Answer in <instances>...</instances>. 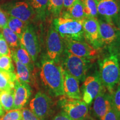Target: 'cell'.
<instances>
[{
  "label": "cell",
  "instance_id": "obj_1",
  "mask_svg": "<svg viewBox=\"0 0 120 120\" xmlns=\"http://www.w3.org/2000/svg\"><path fill=\"white\" fill-rule=\"evenodd\" d=\"M39 77L42 85L49 95L53 97L64 96V73L60 64L45 58L42 61Z\"/></svg>",
  "mask_w": 120,
  "mask_h": 120
},
{
  "label": "cell",
  "instance_id": "obj_2",
  "mask_svg": "<svg viewBox=\"0 0 120 120\" xmlns=\"http://www.w3.org/2000/svg\"><path fill=\"white\" fill-rule=\"evenodd\" d=\"M99 76L102 85L111 94L120 83V64L118 55L111 53L99 63Z\"/></svg>",
  "mask_w": 120,
  "mask_h": 120
},
{
  "label": "cell",
  "instance_id": "obj_3",
  "mask_svg": "<svg viewBox=\"0 0 120 120\" xmlns=\"http://www.w3.org/2000/svg\"><path fill=\"white\" fill-rule=\"evenodd\" d=\"M82 20L59 16L52 23L64 40L82 41H85Z\"/></svg>",
  "mask_w": 120,
  "mask_h": 120
},
{
  "label": "cell",
  "instance_id": "obj_4",
  "mask_svg": "<svg viewBox=\"0 0 120 120\" xmlns=\"http://www.w3.org/2000/svg\"><path fill=\"white\" fill-rule=\"evenodd\" d=\"M92 62L91 60L75 56L65 49L60 61V64L64 71L80 82L85 80Z\"/></svg>",
  "mask_w": 120,
  "mask_h": 120
},
{
  "label": "cell",
  "instance_id": "obj_5",
  "mask_svg": "<svg viewBox=\"0 0 120 120\" xmlns=\"http://www.w3.org/2000/svg\"><path fill=\"white\" fill-rule=\"evenodd\" d=\"M58 106L73 120H86L89 118L88 105L82 100H76L64 96L58 101Z\"/></svg>",
  "mask_w": 120,
  "mask_h": 120
},
{
  "label": "cell",
  "instance_id": "obj_6",
  "mask_svg": "<svg viewBox=\"0 0 120 120\" xmlns=\"http://www.w3.org/2000/svg\"><path fill=\"white\" fill-rule=\"evenodd\" d=\"M30 109L40 120H49L53 112L54 102L49 94L39 91L30 102Z\"/></svg>",
  "mask_w": 120,
  "mask_h": 120
},
{
  "label": "cell",
  "instance_id": "obj_7",
  "mask_svg": "<svg viewBox=\"0 0 120 120\" xmlns=\"http://www.w3.org/2000/svg\"><path fill=\"white\" fill-rule=\"evenodd\" d=\"M46 45L47 58L60 64L61 57L65 50V44L52 23L48 31Z\"/></svg>",
  "mask_w": 120,
  "mask_h": 120
},
{
  "label": "cell",
  "instance_id": "obj_8",
  "mask_svg": "<svg viewBox=\"0 0 120 120\" xmlns=\"http://www.w3.org/2000/svg\"><path fill=\"white\" fill-rule=\"evenodd\" d=\"M65 49L79 57L94 61L100 55V49H97L86 41L64 40Z\"/></svg>",
  "mask_w": 120,
  "mask_h": 120
},
{
  "label": "cell",
  "instance_id": "obj_9",
  "mask_svg": "<svg viewBox=\"0 0 120 120\" xmlns=\"http://www.w3.org/2000/svg\"><path fill=\"white\" fill-rule=\"evenodd\" d=\"M98 20L102 48L120 45L119 34L116 26L101 18H98Z\"/></svg>",
  "mask_w": 120,
  "mask_h": 120
},
{
  "label": "cell",
  "instance_id": "obj_10",
  "mask_svg": "<svg viewBox=\"0 0 120 120\" xmlns=\"http://www.w3.org/2000/svg\"><path fill=\"white\" fill-rule=\"evenodd\" d=\"M20 41L21 45L28 52L33 61L36 62L40 52V46L38 36L32 25H27Z\"/></svg>",
  "mask_w": 120,
  "mask_h": 120
},
{
  "label": "cell",
  "instance_id": "obj_11",
  "mask_svg": "<svg viewBox=\"0 0 120 120\" xmlns=\"http://www.w3.org/2000/svg\"><path fill=\"white\" fill-rule=\"evenodd\" d=\"M103 87L98 73L88 76L85 78L82 85V100L88 105H91Z\"/></svg>",
  "mask_w": 120,
  "mask_h": 120
},
{
  "label": "cell",
  "instance_id": "obj_12",
  "mask_svg": "<svg viewBox=\"0 0 120 120\" xmlns=\"http://www.w3.org/2000/svg\"><path fill=\"white\" fill-rule=\"evenodd\" d=\"M85 41L97 49L102 48L98 18L86 17L82 20Z\"/></svg>",
  "mask_w": 120,
  "mask_h": 120
},
{
  "label": "cell",
  "instance_id": "obj_13",
  "mask_svg": "<svg viewBox=\"0 0 120 120\" xmlns=\"http://www.w3.org/2000/svg\"><path fill=\"white\" fill-rule=\"evenodd\" d=\"M10 16L16 17L22 21L30 24L37 16L35 12L28 1H18L9 5L6 8Z\"/></svg>",
  "mask_w": 120,
  "mask_h": 120
},
{
  "label": "cell",
  "instance_id": "obj_14",
  "mask_svg": "<svg viewBox=\"0 0 120 120\" xmlns=\"http://www.w3.org/2000/svg\"><path fill=\"white\" fill-rule=\"evenodd\" d=\"M98 17L113 23L120 13V0H97Z\"/></svg>",
  "mask_w": 120,
  "mask_h": 120
},
{
  "label": "cell",
  "instance_id": "obj_15",
  "mask_svg": "<svg viewBox=\"0 0 120 120\" xmlns=\"http://www.w3.org/2000/svg\"><path fill=\"white\" fill-rule=\"evenodd\" d=\"M93 102L92 111L98 120H103L107 112L111 107V94L104 86Z\"/></svg>",
  "mask_w": 120,
  "mask_h": 120
},
{
  "label": "cell",
  "instance_id": "obj_16",
  "mask_svg": "<svg viewBox=\"0 0 120 120\" xmlns=\"http://www.w3.org/2000/svg\"><path fill=\"white\" fill-rule=\"evenodd\" d=\"M31 94L32 89L30 85L16 79L14 86L13 109H21L27 103Z\"/></svg>",
  "mask_w": 120,
  "mask_h": 120
},
{
  "label": "cell",
  "instance_id": "obj_17",
  "mask_svg": "<svg viewBox=\"0 0 120 120\" xmlns=\"http://www.w3.org/2000/svg\"><path fill=\"white\" fill-rule=\"evenodd\" d=\"M63 69V68H62ZM64 92V96L76 100H82V93L79 87V81L63 70Z\"/></svg>",
  "mask_w": 120,
  "mask_h": 120
},
{
  "label": "cell",
  "instance_id": "obj_18",
  "mask_svg": "<svg viewBox=\"0 0 120 120\" xmlns=\"http://www.w3.org/2000/svg\"><path fill=\"white\" fill-rule=\"evenodd\" d=\"M16 67V73L17 79L20 81L25 82L30 85L35 86L36 79L34 71H31L27 66L19 62L16 59H13Z\"/></svg>",
  "mask_w": 120,
  "mask_h": 120
},
{
  "label": "cell",
  "instance_id": "obj_19",
  "mask_svg": "<svg viewBox=\"0 0 120 120\" xmlns=\"http://www.w3.org/2000/svg\"><path fill=\"white\" fill-rule=\"evenodd\" d=\"M60 16L80 20L86 18L81 0H76L72 5L66 10H62Z\"/></svg>",
  "mask_w": 120,
  "mask_h": 120
},
{
  "label": "cell",
  "instance_id": "obj_20",
  "mask_svg": "<svg viewBox=\"0 0 120 120\" xmlns=\"http://www.w3.org/2000/svg\"><path fill=\"white\" fill-rule=\"evenodd\" d=\"M11 58L27 66L31 71H34V62L29 53L21 45L19 47L11 51Z\"/></svg>",
  "mask_w": 120,
  "mask_h": 120
},
{
  "label": "cell",
  "instance_id": "obj_21",
  "mask_svg": "<svg viewBox=\"0 0 120 120\" xmlns=\"http://www.w3.org/2000/svg\"><path fill=\"white\" fill-rule=\"evenodd\" d=\"M17 79L15 72L0 70V91L14 89L15 82Z\"/></svg>",
  "mask_w": 120,
  "mask_h": 120
},
{
  "label": "cell",
  "instance_id": "obj_22",
  "mask_svg": "<svg viewBox=\"0 0 120 120\" xmlns=\"http://www.w3.org/2000/svg\"><path fill=\"white\" fill-rule=\"evenodd\" d=\"M28 25V23H25L20 19L11 16L8 17L7 19L8 27L17 34L19 39L21 38L22 34Z\"/></svg>",
  "mask_w": 120,
  "mask_h": 120
},
{
  "label": "cell",
  "instance_id": "obj_23",
  "mask_svg": "<svg viewBox=\"0 0 120 120\" xmlns=\"http://www.w3.org/2000/svg\"><path fill=\"white\" fill-rule=\"evenodd\" d=\"M0 102L5 111L13 109L14 89L0 91Z\"/></svg>",
  "mask_w": 120,
  "mask_h": 120
},
{
  "label": "cell",
  "instance_id": "obj_24",
  "mask_svg": "<svg viewBox=\"0 0 120 120\" xmlns=\"http://www.w3.org/2000/svg\"><path fill=\"white\" fill-rule=\"evenodd\" d=\"M1 31L3 36L10 47L14 49L20 46V39L17 34L10 30L8 27L2 28Z\"/></svg>",
  "mask_w": 120,
  "mask_h": 120
},
{
  "label": "cell",
  "instance_id": "obj_25",
  "mask_svg": "<svg viewBox=\"0 0 120 120\" xmlns=\"http://www.w3.org/2000/svg\"><path fill=\"white\" fill-rule=\"evenodd\" d=\"M28 2L34 9L37 16L41 19L45 17L49 0H28Z\"/></svg>",
  "mask_w": 120,
  "mask_h": 120
},
{
  "label": "cell",
  "instance_id": "obj_26",
  "mask_svg": "<svg viewBox=\"0 0 120 120\" xmlns=\"http://www.w3.org/2000/svg\"><path fill=\"white\" fill-rule=\"evenodd\" d=\"M86 17L98 18L97 0H81Z\"/></svg>",
  "mask_w": 120,
  "mask_h": 120
},
{
  "label": "cell",
  "instance_id": "obj_27",
  "mask_svg": "<svg viewBox=\"0 0 120 120\" xmlns=\"http://www.w3.org/2000/svg\"><path fill=\"white\" fill-rule=\"evenodd\" d=\"M64 8V0H49L47 11L52 16L58 17Z\"/></svg>",
  "mask_w": 120,
  "mask_h": 120
},
{
  "label": "cell",
  "instance_id": "obj_28",
  "mask_svg": "<svg viewBox=\"0 0 120 120\" xmlns=\"http://www.w3.org/2000/svg\"><path fill=\"white\" fill-rule=\"evenodd\" d=\"M111 106L120 119V83L111 94Z\"/></svg>",
  "mask_w": 120,
  "mask_h": 120
},
{
  "label": "cell",
  "instance_id": "obj_29",
  "mask_svg": "<svg viewBox=\"0 0 120 120\" xmlns=\"http://www.w3.org/2000/svg\"><path fill=\"white\" fill-rule=\"evenodd\" d=\"M0 70L8 72H15V67L12 63L11 56H0Z\"/></svg>",
  "mask_w": 120,
  "mask_h": 120
},
{
  "label": "cell",
  "instance_id": "obj_30",
  "mask_svg": "<svg viewBox=\"0 0 120 120\" xmlns=\"http://www.w3.org/2000/svg\"><path fill=\"white\" fill-rule=\"evenodd\" d=\"M22 111L20 109H12L7 111L1 116L0 120H21Z\"/></svg>",
  "mask_w": 120,
  "mask_h": 120
},
{
  "label": "cell",
  "instance_id": "obj_31",
  "mask_svg": "<svg viewBox=\"0 0 120 120\" xmlns=\"http://www.w3.org/2000/svg\"><path fill=\"white\" fill-rule=\"evenodd\" d=\"M11 56V51L2 34H0V56Z\"/></svg>",
  "mask_w": 120,
  "mask_h": 120
},
{
  "label": "cell",
  "instance_id": "obj_32",
  "mask_svg": "<svg viewBox=\"0 0 120 120\" xmlns=\"http://www.w3.org/2000/svg\"><path fill=\"white\" fill-rule=\"evenodd\" d=\"M21 120H40L31 109L27 108H23L22 109Z\"/></svg>",
  "mask_w": 120,
  "mask_h": 120
},
{
  "label": "cell",
  "instance_id": "obj_33",
  "mask_svg": "<svg viewBox=\"0 0 120 120\" xmlns=\"http://www.w3.org/2000/svg\"><path fill=\"white\" fill-rule=\"evenodd\" d=\"M103 120H120V119L111 106L105 115Z\"/></svg>",
  "mask_w": 120,
  "mask_h": 120
},
{
  "label": "cell",
  "instance_id": "obj_34",
  "mask_svg": "<svg viewBox=\"0 0 120 120\" xmlns=\"http://www.w3.org/2000/svg\"><path fill=\"white\" fill-rule=\"evenodd\" d=\"M7 17L6 14L3 10L0 8V28H6L7 26Z\"/></svg>",
  "mask_w": 120,
  "mask_h": 120
},
{
  "label": "cell",
  "instance_id": "obj_35",
  "mask_svg": "<svg viewBox=\"0 0 120 120\" xmlns=\"http://www.w3.org/2000/svg\"><path fill=\"white\" fill-rule=\"evenodd\" d=\"M52 120H73L71 118L69 117L64 112L61 111L59 113H58Z\"/></svg>",
  "mask_w": 120,
  "mask_h": 120
},
{
  "label": "cell",
  "instance_id": "obj_36",
  "mask_svg": "<svg viewBox=\"0 0 120 120\" xmlns=\"http://www.w3.org/2000/svg\"><path fill=\"white\" fill-rule=\"evenodd\" d=\"M76 0H64V8L63 10H66L75 2Z\"/></svg>",
  "mask_w": 120,
  "mask_h": 120
},
{
  "label": "cell",
  "instance_id": "obj_37",
  "mask_svg": "<svg viewBox=\"0 0 120 120\" xmlns=\"http://www.w3.org/2000/svg\"><path fill=\"white\" fill-rule=\"evenodd\" d=\"M115 25L116 26V27H117V29L118 30V34H119L120 42V13L116 19V21L115 22Z\"/></svg>",
  "mask_w": 120,
  "mask_h": 120
},
{
  "label": "cell",
  "instance_id": "obj_38",
  "mask_svg": "<svg viewBox=\"0 0 120 120\" xmlns=\"http://www.w3.org/2000/svg\"><path fill=\"white\" fill-rule=\"evenodd\" d=\"M4 115V109H3L2 105H1V102H0V116H2Z\"/></svg>",
  "mask_w": 120,
  "mask_h": 120
}]
</instances>
